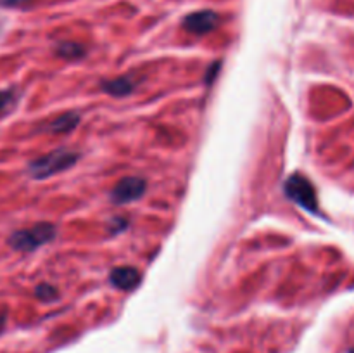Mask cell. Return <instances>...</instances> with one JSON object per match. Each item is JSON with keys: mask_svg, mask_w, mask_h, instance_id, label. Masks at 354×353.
<instances>
[{"mask_svg": "<svg viewBox=\"0 0 354 353\" xmlns=\"http://www.w3.org/2000/svg\"><path fill=\"white\" fill-rule=\"evenodd\" d=\"M137 89V80L133 76H118L113 80H104L102 90L113 97H127Z\"/></svg>", "mask_w": 354, "mask_h": 353, "instance_id": "ba28073f", "label": "cell"}, {"mask_svg": "<svg viewBox=\"0 0 354 353\" xmlns=\"http://www.w3.org/2000/svg\"><path fill=\"white\" fill-rule=\"evenodd\" d=\"M80 121H82V118L76 111H68V113L59 114L54 120L48 121L41 130L48 132V134H69L78 127Z\"/></svg>", "mask_w": 354, "mask_h": 353, "instance_id": "52a82bcc", "label": "cell"}, {"mask_svg": "<svg viewBox=\"0 0 354 353\" xmlns=\"http://www.w3.org/2000/svg\"><path fill=\"white\" fill-rule=\"evenodd\" d=\"M55 54L62 59H68V61H76V59L85 55V47L78 42H61L55 47Z\"/></svg>", "mask_w": 354, "mask_h": 353, "instance_id": "9c48e42d", "label": "cell"}, {"mask_svg": "<svg viewBox=\"0 0 354 353\" xmlns=\"http://www.w3.org/2000/svg\"><path fill=\"white\" fill-rule=\"evenodd\" d=\"M80 159V154L71 149L59 147L55 151L48 152V154L35 158L28 165V175L35 180H45L50 176L57 175V173L66 172V170L73 168L76 161Z\"/></svg>", "mask_w": 354, "mask_h": 353, "instance_id": "6da1fadb", "label": "cell"}, {"mask_svg": "<svg viewBox=\"0 0 354 353\" xmlns=\"http://www.w3.org/2000/svg\"><path fill=\"white\" fill-rule=\"evenodd\" d=\"M35 296L38 298L44 303H50V301H55L59 298V291L57 287L52 286L48 282H41L35 287Z\"/></svg>", "mask_w": 354, "mask_h": 353, "instance_id": "8fae6325", "label": "cell"}, {"mask_svg": "<svg viewBox=\"0 0 354 353\" xmlns=\"http://www.w3.org/2000/svg\"><path fill=\"white\" fill-rule=\"evenodd\" d=\"M218 23H220V16L216 12H213V10H197V12L189 14L183 19V28L189 33L201 37V35L213 31L218 26Z\"/></svg>", "mask_w": 354, "mask_h": 353, "instance_id": "5b68a950", "label": "cell"}, {"mask_svg": "<svg viewBox=\"0 0 354 353\" xmlns=\"http://www.w3.org/2000/svg\"><path fill=\"white\" fill-rule=\"evenodd\" d=\"M109 280L118 289L131 291L140 284L142 273L135 266H116L111 270Z\"/></svg>", "mask_w": 354, "mask_h": 353, "instance_id": "8992f818", "label": "cell"}, {"mask_svg": "<svg viewBox=\"0 0 354 353\" xmlns=\"http://www.w3.org/2000/svg\"><path fill=\"white\" fill-rule=\"evenodd\" d=\"M128 220L124 217H114L109 224V232L111 234H121L123 230H127Z\"/></svg>", "mask_w": 354, "mask_h": 353, "instance_id": "7c38bea8", "label": "cell"}, {"mask_svg": "<svg viewBox=\"0 0 354 353\" xmlns=\"http://www.w3.org/2000/svg\"><path fill=\"white\" fill-rule=\"evenodd\" d=\"M6 324H7V310L3 307H0V332L6 329Z\"/></svg>", "mask_w": 354, "mask_h": 353, "instance_id": "9a60e30c", "label": "cell"}, {"mask_svg": "<svg viewBox=\"0 0 354 353\" xmlns=\"http://www.w3.org/2000/svg\"><path fill=\"white\" fill-rule=\"evenodd\" d=\"M55 234H57V230H55L54 224H50V221H40V224L31 225V227L14 230L9 235V239H7V242L16 251L30 253L41 248V246L48 244L50 241H54Z\"/></svg>", "mask_w": 354, "mask_h": 353, "instance_id": "7a4b0ae2", "label": "cell"}, {"mask_svg": "<svg viewBox=\"0 0 354 353\" xmlns=\"http://www.w3.org/2000/svg\"><path fill=\"white\" fill-rule=\"evenodd\" d=\"M147 190V182L142 176H124L114 185L111 199L116 204H128L140 199Z\"/></svg>", "mask_w": 354, "mask_h": 353, "instance_id": "277c9868", "label": "cell"}, {"mask_svg": "<svg viewBox=\"0 0 354 353\" xmlns=\"http://www.w3.org/2000/svg\"><path fill=\"white\" fill-rule=\"evenodd\" d=\"M348 353H354V346H353V348H349Z\"/></svg>", "mask_w": 354, "mask_h": 353, "instance_id": "2e32d148", "label": "cell"}, {"mask_svg": "<svg viewBox=\"0 0 354 353\" xmlns=\"http://www.w3.org/2000/svg\"><path fill=\"white\" fill-rule=\"evenodd\" d=\"M19 90L10 87V89L0 90V116L7 114L9 111H12L16 107V104L19 102Z\"/></svg>", "mask_w": 354, "mask_h": 353, "instance_id": "30bf717a", "label": "cell"}, {"mask_svg": "<svg viewBox=\"0 0 354 353\" xmlns=\"http://www.w3.org/2000/svg\"><path fill=\"white\" fill-rule=\"evenodd\" d=\"M283 192L289 197L290 201H294L296 204H299L301 208H304L310 213H318V197L317 190H315L313 183L306 179L304 175L299 173H294L283 183Z\"/></svg>", "mask_w": 354, "mask_h": 353, "instance_id": "3957f363", "label": "cell"}, {"mask_svg": "<svg viewBox=\"0 0 354 353\" xmlns=\"http://www.w3.org/2000/svg\"><path fill=\"white\" fill-rule=\"evenodd\" d=\"M35 0H0V7H7V9H19V7L30 6Z\"/></svg>", "mask_w": 354, "mask_h": 353, "instance_id": "4fadbf2b", "label": "cell"}, {"mask_svg": "<svg viewBox=\"0 0 354 353\" xmlns=\"http://www.w3.org/2000/svg\"><path fill=\"white\" fill-rule=\"evenodd\" d=\"M220 69H221L220 62H214V64L209 68V71L206 73V82L213 83V80L216 78V75H218V71H220Z\"/></svg>", "mask_w": 354, "mask_h": 353, "instance_id": "5bb4252c", "label": "cell"}]
</instances>
